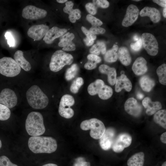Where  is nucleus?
Here are the masks:
<instances>
[{"mask_svg": "<svg viewBox=\"0 0 166 166\" xmlns=\"http://www.w3.org/2000/svg\"><path fill=\"white\" fill-rule=\"evenodd\" d=\"M81 129L86 131L90 129V135L93 138L100 139L106 130L103 123L100 120L93 118L84 120L80 124Z\"/></svg>", "mask_w": 166, "mask_h": 166, "instance_id": "39448f33", "label": "nucleus"}, {"mask_svg": "<svg viewBox=\"0 0 166 166\" xmlns=\"http://www.w3.org/2000/svg\"><path fill=\"white\" fill-rule=\"evenodd\" d=\"M115 84V90L117 93L121 91L123 89L129 92L132 89V83L125 74L121 75V76L117 77Z\"/></svg>", "mask_w": 166, "mask_h": 166, "instance_id": "f3484780", "label": "nucleus"}, {"mask_svg": "<svg viewBox=\"0 0 166 166\" xmlns=\"http://www.w3.org/2000/svg\"><path fill=\"white\" fill-rule=\"evenodd\" d=\"M67 0H57V1L60 3H63L67 2Z\"/></svg>", "mask_w": 166, "mask_h": 166, "instance_id": "bf43d9fd", "label": "nucleus"}, {"mask_svg": "<svg viewBox=\"0 0 166 166\" xmlns=\"http://www.w3.org/2000/svg\"><path fill=\"white\" fill-rule=\"evenodd\" d=\"M73 60V57L71 54L61 50H57L51 57L49 64L50 69L53 72H57L65 65L71 64Z\"/></svg>", "mask_w": 166, "mask_h": 166, "instance_id": "20e7f679", "label": "nucleus"}, {"mask_svg": "<svg viewBox=\"0 0 166 166\" xmlns=\"http://www.w3.org/2000/svg\"><path fill=\"white\" fill-rule=\"evenodd\" d=\"M75 103L73 97L69 94H65L61 97L58 108V113L62 117L69 119L74 114V111L70 107Z\"/></svg>", "mask_w": 166, "mask_h": 166, "instance_id": "6e6552de", "label": "nucleus"}, {"mask_svg": "<svg viewBox=\"0 0 166 166\" xmlns=\"http://www.w3.org/2000/svg\"><path fill=\"white\" fill-rule=\"evenodd\" d=\"M11 113L9 108L0 103V120L4 121L8 119L10 117Z\"/></svg>", "mask_w": 166, "mask_h": 166, "instance_id": "f704fd0d", "label": "nucleus"}, {"mask_svg": "<svg viewBox=\"0 0 166 166\" xmlns=\"http://www.w3.org/2000/svg\"><path fill=\"white\" fill-rule=\"evenodd\" d=\"M97 64V63L94 61L88 60L85 64L84 68L89 70L93 69L96 67Z\"/></svg>", "mask_w": 166, "mask_h": 166, "instance_id": "49530a36", "label": "nucleus"}, {"mask_svg": "<svg viewBox=\"0 0 166 166\" xmlns=\"http://www.w3.org/2000/svg\"><path fill=\"white\" fill-rule=\"evenodd\" d=\"M84 41L87 46H90L93 45L94 40L89 39L86 37L84 39Z\"/></svg>", "mask_w": 166, "mask_h": 166, "instance_id": "603ef678", "label": "nucleus"}, {"mask_svg": "<svg viewBox=\"0 0 166 166\" xmlns=\"http://www.w3.org/2000/svg\"><path fill=\"white\" fill-rule=\"evenodd\" d=\"M21 68L15 60L9 57L0 59V73L9 78H16L21 73Z\"/></svg>", "mask_w": 166, "mask_h": 166, "instance_id": "423d86ee", "label": "nucleus"}, {"mask_svg": "<svg viewBox=\"0 0 166 166\" xmlns=\"http://www.w3.org/2000/svg\"><path fill=\"white\" fill-rule=\"evenodd\" d=\"M118 49V46L114 44L112 48L107 51L105 53V60L108 62H113L117 61L118 58L117 53H116Z\"/></svg>", "mask_w": 166, "mask_h": 166, "instance_id": "cd10ccee", "label": "nucleus"}, {"mask_svg": "<svg viewBox=\"0 0 166 166\" xmlns=\"http://www.w3.org/2000/svg\"><path fill=\"white\" fill-rule=\"evenodd\" d=\"M137 97L139 99H141L143 98L144 95L141 93H139L137 94Z\"/></svg>", "mask_w": 166, "mask_h": 166, "instance_id": "5fc2aeb1", "label": "nucleus"}, {"mask_svg": "<svg viewBox=\"0 0 166 166\" xmlns=\"http://www.w3.org/2000/svg\"><path fill=\"white\" fill-rule=\"evenodd\" d=\"M81 12L77 9H73L69 14V18L71 22L75 23L77 20L79 19L81 17Z\"/></svg>", "mask_w": 166, "mask_h": 166, "instance_id": "c9c22d12", "label": "nucleus"}, {"mask_svg": "<svg viewBox=\"0 0 166 166\" xmlns=\"http://www.w3.org/2000/svg\"><path fill=\"white\" fill-rule=\"evenodd\" d=\"M153 120L155 122L158 124L164 129H166V110L165 109L159 110L154 115Z\"/></svg>", "mask_w": 166, "mask_h": 166, "instance_id": "a878e982", "label": "nucleus"}, {"mask_svg": "<svg viewBox=\"0 0 166 166\" xmlns=\"http://www.w3.org/2000/svg\"><path fill=\"white\" fill-rule=\"evenodd\" d=\"M87 58L88 60L94 61L97 64L100 62L101 60L100 57L92 54L88 55Z\"/></svg>", "mask_w": 166, "mask_h": 166, "instance_id": "de8ad7c7", "label": "nucleus"}, {"mask_svg": "<svg viewBox=\"0 0 166 166\" xmlns=\"http://www.w3.org/2000/svg\"><path fill=\"white\" fill-rule=\"evenodd\" d=\"M145 161V154L140 152L132 156L127 161L128 166H143Z\"/></svg>", "mask_w": 166, "mask_h": 166, "instance_id": "5701e85b", "label": "nucleus"}, {"mask_svg": "<svg viewBox=\"0 0 166 166\" xmlns=\"http://www.w3.org/2000/svg\"><path fill=\"white\" fill-rule=\"evenodd\" d=\"M159 77V81L161 84L166 85V65L163 64L160 66L156 70Z\"/></svg>", "mask_w": 166, "mask_h": 166, "instance_id": "2f4dec72", "label": "nucleus"}, {"mask_svg": "<svg viewBox=\"0 0 166 166\" xmlns=\"http://www.w3.org/2000/svg\"><path fill=\"white\" fill-rule=\"evenodd\" d=\"M86 18L93 26H100L103 24L101 20L90 14H88L86 16Z\"/></svg>", "mask_w": 166, "mask_h": 166, "instance_id": "e433bc0d", "label": "nucleus"}, {"mask_svg": "<svg viewBox=\"0 0 166 166\" xmlns=\"http://www.w3.org/2000/svg\"><path fill=\"white\" fill-rule=\"evenodd\" d=\"M67 31L66 29L60 28L54 26L47 32L43 39L45 42L47 44L52 43L54 40L62 36Z\"/></svg>", "mask_w": 166, "mask_h": 166, "instance_id": "dca6fc26", "label": "nucleus"}, {"mask_svg": "<svg viewBox=\"0 0 166 166\" xmlns=\"http://www.w3.org/2000/svg\"><path fill=\"white\" fill-rule=\"evenodd\" d=\"M85 7L88 12L91 15H95L97 12L96 7L93 3H87L85 6Z\"/></svg>", "mask_w": 166, "mask_h": 166, "instance_id": "58836bf2", "label": "nucleus"}, {"mask_svg": "<svg viewBox=\"0 0 166 166\" xmlns=\"http://www.w3.org/2000/svg\"><path fill=\"white\" fill-rule=\"evenodd\" d=\"M116 131L114 128L109 127L106 129L99 140V144L101 148L104 150H108L111 148L116 138Z\"/></svg>", "mask_w": 166, "mask_h": 166, "instance_id": "f8f14e48", "label": "nucleus"}, {"mask_svg": "<svg viewBox=\"0 0 166 166\" xmlns=\"http://www.w3.org/2000/svg\"><path fill=\"white\" fill-rule=\"evenodd\" d=\"M19 99L18 93L14 88H6L0 92V103L9 109L15 107Z\"/></svg>", "mask_w": 166, "mask_h": 166, "instance_id": "0eeeda50", "label": "nucleus"}, {"mask_svg": "<svg viewBox=\"0 0 166 166\" xmlns=\"http://www.w3.org/2000/svg\"><path fill=\"white\" fill-rule=\"evenodd\" d=\"M139 83L142 90L147 92L150 91L155 85L154 80L146 75L140 78Z\"/></svg>", "mask_w": 166, "mask_h": 166, "instance_id": "393cba45", "label": "nucleus"}, {"mask_svg": "<svg viewBox=\"0 0 166 166\" xmlns=\"http://www.w3.org/2000/svg\"><path fill=\"white\" fill-rule=\"evenodd\" d=\"M132 140L131 136L128 133H120L116 137L112 148L113 151L115 152H121L125 148L130 145Z\"/></svg>", "mask_w": 166, "mask_h": 166, "instance_id": "9d476101", "label": "nucleus"}, {"mask_svg": "<svg viewBox=\"0 0 166 166\" xmlns=\"http://www.w3.org/2000/svg\"><path fill=\"white\" fill-rule=\"evenodd\" d=\"M124 108L128 114L136 117L139 116L142 111L141 106L137 100L133 97L128 98L126 101Z\"/></svg>", "mask_w": 166, "mask_h": 166, "instance_id": "2eb2a0df", "label": "nucleus"}, {"mask_svg": "<svg viewBox=\"0 0 166 166\" xmlns=\"http://www.w3.org/2000/svg\"><path fill=\"white\" fill-rule=\"evenodd\" d=\"M2 146V142H1V140H0V149L1 148Z\"/></svg>", "mask_w": 166, "mask_h": 166, "instance_id": "0e129e2a", "label": "nucleus"}, {"mask_svg": "<svg viewBox=\"0 0 166 166\" xmlns=\"http://www.w3.org/2000/svg\"><path fill=\"white\" fill-rule=\"evenodd\" d=\"M106 47L105 44L102 42H98L93 45L90 49L89 52L91 54L98 56L101 53L104 54L106 53Z\"/></svg>", "mask_w": 166, "mask_h": 166, "instance_id": "c85d7f7f", "label": "nucleus"}, {"mask_svg": "<svg viewBox=\"0 0 166 166\" xmlns=\"http://www.w3.org/2000/svg\"><path fill=\"white\" fill-rule=\"evenodd\" d=\"M99 70L101 73L107 75L108 81L110 85H114L117 78L116 71L114 68L110 67L105 64H102L99 66Z\"/></svg>", "mask_w": 166, "mask_h": 166, "instance_id": "412c9836", "label": "nucleus"}, {"mask_svg": "<svg viewBox=\"0 0 166 166\" xmlns=\"http://www.w3.org/2000/svg\"><path fill=\"white\" fill-rule=\"evenodd\" d=\"M73 166H80V165L78 163L76 162L74 164Z\"/></svg>", "mask_w": 166, "mask_h": 166, "instance_id": "052dcab7", "label": "nucleus"}, {"mask_svg": "<svg viewBox=\"0 0 166 166\" xmlns=\"http://www.w3.org/2000/svg\"><path fill=\"white\" fill-rule=\"evenodd\" d=\"M139 13V10L136 6L129 5L127 9L126 14L122 21V26L127 27L131 26L137 19Z\"/></svg>", "mask_w": 166, "mask_h": 166, "instance_id": "ddd939ff", "label": "nucleus"}, {"mask_svg": "<svg viewBox=\"0 0 166 166\" xmlns=\"http://www.w3.org/2000/svg\"><path fill=\"white\" fill-rule=\"evenodd\" d=\"M152 1L162 7H166V0H153Z\"/></svg>", "mask_w": 166, "mask_h": 166, "instance_id": "3c124183", "label": "nucleus"}, {"mask_svg": "<svg viewBox=\"0 0 166 166\" xmlns=\"http://www.w3.org/2000/svg\"><path fill=\"white\" fill-rule=\"evenodd\" d=\"M163 16L166 18V8L164 7L163 10Z\"/></svg>", "mask_w": 166, "mask_h": 166, "instance_id": "4d7b16f0", "label": "nucleus"}, {"mask_svg": "<svg viewBox=\"0 0 166 166\" xmlns=\"http://www.w3.org/2000/svg\"><path fill=\"white\" fill-rule=\"evenodd\" d=\"M141 17H149L154 23H157L160 20L161 15L159 11L154 7L146 6L142 9L140 12Z\"/></svg>", "mask_w": 166, "mask_h": 166, "instance_id": "6ab92c4d", "label": "nucleus"}, {"mask_svg": "<svg viewBox=\"0 0 166 166\" xmlns=\"http://www.w3.org/2000/svg\"><path fill=\"white\" fill-rule=\"evenodd\" d=\"M42 166H58V165L55 164L49 163L44 164Z\"/></svg>", "mask_w": 166, "mask_h": 166, "instance_id": "6e6d98bb", "label": "nucleus"}, {"mask_svg": "<svg viewBox=\"0 0 166 166\" xmlns=\"http://www.w3.org/2000/svg\"><path fill=\"white\" fill-rule=\"evenodd\" d=\"M142 45V39L140 38L136 42L131 43L130 47L133 50L137 51L140 49Z\"/></svg>", "mask_w": 166, "mask_h": 166, "instance_id": "37998d69", "label": "nucleus"}, {"mask_svg": "<svg viewBox=\"0 0 166 166\" xmlns=\"http://www.w3.org/2000/svg\"><path fill=\"white\" fill-rule=\"evenodd\" d=\"M121 62L125 66L130 65L131 62V58L128 49L125 47H121L118 49L117 54Z\"/></svg>", "mask_w": 166, "mask_h": 166, "instance_id": "b1692460", "label": "nucleus"}, {"mask_svg": "<svg viewBox=\"0 0 166 166\" xmlns=\"http://www.w3.org/2000/svg\"><path fill=\"white\" fill-rule=\"evenodd\" d=\"M14 58L21 68L25 71L28 72L31 70V64L24 57L23 52L22 51H17L14 54Z\"/></svg>", "mask_w": 166, "mask_h": 166, "instance_id": "4be33fe9", "label": "nucleus"}, {"mask_svg": "<svg viewBox=\"0 0 166 166\" xmlns=\"http://www.w3.org/2000/svg\"><path fill=\"white\" fill-rule=\"evenodd\" d=\"M147 61L142 57L137 58L133 63L132 69L134 73L137 75H141L145 73L148 70Z\"/></svg>", "mask_w": 166, "mask_h": 166, "instance_id": "aec40b11", "label": "nucleus"}, {"mask_svg": "<svg viewBox=\"0 0 166 166\" xmlns=\"http://www.w3.org/2000/svg\"><path fill=\"white\" fill-rule=\"evenodd\" d=\"M93 4L95 6L102 8H107L109 6V2L106 0H93Z\"/></svg>", "mask_w": 166, "mask_h": 166, "instance_id": "ea45409f", "label": "nucleus"}, {"mask_svg": "<svg viewBox=\"0 0 166 166\" xmlns=\"http://www.w3.org/2000/svg\"><path fill=\"white\" fill-rule=\"evenodd\" d=\"M161 166H166V161L164 162L161 165Z\"/></svg>", "mask_w": 166, "mask_h": 166, "instance_id": "680f3d73", "label": "nucleus"}, {"mask_svg": "<svg viewBox=\"0 0 166 166\" xmlns=\"http://www.w3.org/2000/svg\"><path fill=\"white\" fill-rule=\"evenodd\" d=\"M84 82V80L82 77H77L71 85L70 88V91L74 94L77 93L79 89L83 85Z\"/></svg>", "mask_w": 166, "mask_h": 166, "instance_id": "72a5a7b5", "label": "nucleus"}, {"mask_svg": "<svg viewBox=\"0 0 166 166\" xmlns=\"http://www.w3.org/2000/svg\"><path fill=\"white\" fill-rule=\"evenodd\" d=\"M30 150L35 153H50L56 151L57 148L56 140L50 136H32L28 140Z\"/></svg>", "mask_w": 166, "mask_h": 166, "instance_id": "f03ea898", "label": "nucleus"}, {"mask_svg": "<svg viewBox=\"0 0 166 166\" xmlns=\"http://www.w3.org/2000/svg\"><path fill=\"white\" fill-rule=\"evenodd\" d=\"M62 50L65 51H72L76 49L75 45L72 42L68 45L63 47Z\"/></svg>", "mask_w": 166, "mask_h": 166, "instance_id": "09e8293b", "label": "nucleus"}, {"mask_svg": "<svg viewBox=\"0 0 166 166\" xmlns=\"http://www.w3.org/2000/svg\"><path fill=\"white\" fill-rule=\"evenodd\" d=\"M74 38V35L72 33L68 32L62 36L58 44L59 46L64 47L72 42Z\"/></svg>", "mask_w": 166, "mask_h": 166, "instance_id": "473e14b6", "label": "nucleus"}, {"mask_svg": "<svg viewBox=\"0 0 166 166\" xmlns=\"http://www.w3.org/2000/svg\"><path fill=\"white\" fill-rule=\"evenodd\" d=\"M25 95L28 104L34 109H42L48 105L49 98L38 83H32L30 84L26 89Z\"/></svg>", "mask_w": 166, "mask_h": 166, "instance_id": "f257e3e1", "label": "nucleus"}, {"mask_svg": "<svg viewBox=\"0 0 166 166\" xmlns=\"http://www.w3.org/2000/svg\"><path fill=\"white\" fill-rule=\"evenodd\" d=\"M0 166H18L12 163L6 156H2L0 157Z\"/></svg>", "mask_w": 166, "mask_h": 166, "instance_id": "4c0bfd02", "label": "nucleus"}, {"mask_svg": "<svg viewBox=\"0 0 166 166\" xmlns=\"http://www.w3.org/2000/svg\"><path fill=\"white\" fill-rule=\"evenodd\" d=\"M133 1H140V0H133Z\"/></svg>", "mask_w": 166, "mask_h": 166, "instance_id": "69168bd1", "label": "nucleus"}, {"mask_svg": "<svg viewBox=\"0 0 166 166\" xmlns=\"http://www.w3.org/2000/svg\"><path fill=\"white\" fill-rule=\"evenodd\" d=\"M79 68L77 65L74 64L66 70L65 78L68 81H70L74 78L78 73Z\"/></svg>", "mask_w": 166, "mask_h": 166, "instance_id": "7c9ffc66", "label": "nucleus"}, {"mask_svg": "<svg viewBox=\"0 0 166 166\" xmlns=\"http://www.w3.org/2000/svg\"><path fill=\"white\" fill-rule=\"evenodd\" d=\"M142 102L143 106L146 109V113L149 116L155 114L162 107V105L160 102L152 101L149 97H145Z\"/></svg>", "mask_w": 166, "mask_h": 166, "instance_id": "a211bd4d", "label": "nucleus"}, {"mask_svg": "<svg viewBox=\"0 0 166 166\" xmlns=\"http://www.w3.org/2000/svg\"><path fill=\"white\" fill-rule=\"evenodd\" d=\"M98 94L101 99L107 100L113 95V90L111 87L105 85L102 87Z\"/></svg>", "mask_w": 166, "mask_h": 166, "instance_id": "c756f323", "label": "nucleus"}, {"mask_svg": "<svg viewBox=\"0 0 166 166\" xmlns=\"http://www.w3.org/2000/svg\"><path fill=\"white\" fill-rule=\"evenodd\" d=\"M143 47L147 53L152 56L158 53V44L157 41L152 34L148 33H143L141 36Z\"/></svg>", "mask_w": 166, "mask_h": 166, "instance_id": "1a4fd4ad", "label": "nucleus"}, {"mask_svg": "<svg viewBox=\"0 0 166 166\" xmlns=\"http://www.w3.org/2000/svg\"><path fill=\"white\" fill-rule=\"evenodd\" d=\"M5 36L7 40V43L10 47L13 46L15 45V40L12 34L7 31L5 34Z\"/></svg>", "mask_w": 166, "mask_h": 166, "instance_id": "79ce46f5", "label": "nucleus"}, {"mask_svg": "<svg viewBox=\"0 0 166 166\" xmlns=\"http://www.w3.org/2000/svg\"><path fill=\"white\" fill-rule=\"evenodd\" d=\"M140 38L137 35H135L133 37V39L136 42Z\"/></svg>", "mask_w": 166, "mask_h": 166, "instance_id": "13d9d810", "label": "nucleus"}, {"mask_svg": "<svg viewBox=\"0 0 166 166\" xmlns=\"http://www.w3.org/2000/svg\"><path fill=\"white\" fill-rule=\"evenodd\" d=\"M77 162L79 164L80 166H90V163L85 161L82 157L78 158L77 160Z\"/></svg>", "mask_w": 166, "mask_h": 166, "instance_id": "8fccbe9b", "label": "nucleus"}, {"mask_svg": "<svg viewBox=\"0 0 166 166\" xmlns=\"http://www.w3.org/2000/svg\"><path fill=\"white\" fill-rule=\"evenodd\" d=\"M65 6L63 8V11L68 14L70 13L73 9V3L72 1H67L65 3Z\"/></svg>", "mask_w": 166, "mask_h": 166, "instance_id": "a18cd8bd", "label": "nucleus"}, {"mask_svg": "<svg viewBox=\"0 0 166 166\" xmlns=\"http://www.w3.org/2000/svg\"><path fill=\"white\" fill-rule=\"evenodd\" d=\"M49 30L48 26L44 24L35 25L28 30L27 34L30 38L35 40L39 41L44 37Z\"/></svg>", "mask_w": 166, "mask_h": 166, "instance_id": "4468645a", "label": "nucleus"}, {"mask_svg": "<svg viewBox=\"0 0 166 166\" xmlns=\"http://www.w3.org/2000/svg\"><path fill=\"white\" fill-rule=\"evenodd\" d=\"M120 73H121V75L124 74L125 72L124 71L122 70L121 71Z\"/></svg>", "mask_w": 166, "mask_h": 166, "instance_id": "e2e57ef3", "label": "nucleus"}, {"mask_svg": "<svg viewBox=\"0 0 166 166\" xmlns=\"http://www.w3.org/2000/svg\"><path fill=\"white\" fill-rule=\"evenodd\" d=\"M81 29L84 33L86 35V37L88 38L93 40H95L96 38L95 34L91 33L89 30H87L85 27L82 26Z\"/></svg>", "mask_w": 166, "mask_h": 166, "instance_id": "c03bdc74", "label": "nucleus"}, {"mask_svg": "<svg viewBox=\"0 0 166 166\" xmlns=\"http://www.w3.org/2000/svg\"><path fill=\"white\" fill-rule=\"evenodd\" d=\"M46 10L32 6L25 7L22 12V17L26 19L37 20L45 17L47 14Z\"/></svg>", "mask_w": 166, "mask_h": 166, "instance_id": "9b49d317", "label": "nucleus"}, {"mask_svg": "<svg viewBox=\"0 0 166 166\" xmlns=\"http://www.w3.org/2000/svg\"><path fill=\"white\" fill-rule=\"evenodd\" d=\"M25 128L28 134L31 136H40L44 134L45 129L42 114L36 111L29 113L26 119Z\"/></svg>", "mask_w": 166, "mask_h": 166, "instance_id": "7ed1b4c3", "label": "nucleus"}, {"mask_svg": "<svg viewBox=\"0 0 166 166\" xmlns=\"http://www.w3.org/2000/svg\"><path fill=\"white\" fill-rule=\"evenodd\" d=\"M104 85L105 83L103 80L97 79L89 85L87 88L88 93L91 96L98 94L102 87Z\"/></svg>", "mask_w": 166, "mask_h": 166, "instance_id": "bb28decb", "label": "nucleus"}, {"mask_svg": "<svg viewBox=\"0 0 166 166\" xmlns=\"http://www.w3.org/2000/svg\"><path fill=\"white\" fill-rule=\"evenodd\" d=\"M89 31L94 34H102L105 32L103 28L98 26H92L89 29Z\"/></svg>", "mask_w": 166, "mask_h": 166, "instance_id": "a19ab883", "label": "nucleus"}, {"mask_svg": "<svg viewBox=\"0 0 166 166\" xmlns=\"http://www.w3.org/2000/svg\"><path fill=\"white\" fill-rule=\"evenodd\" d=\"M160 141L162 143L166 144V132H164L162 133L160 135Z\"/></svg>", "mask_w": 166, "mask_h": 166, "instance_id": "864d4df0", "label": "nucleus"}]
</instances>
